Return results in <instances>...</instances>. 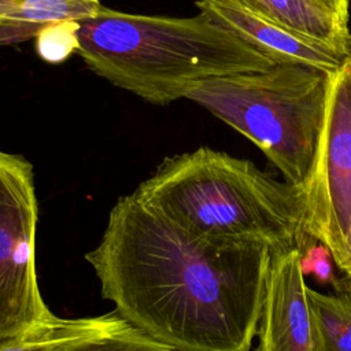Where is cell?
Wrapping results in <instances>:
<instances>
[{
  "label": "cell",
  "mask_w": 351,
  "mask_h": 351,
  "mask_svg": "<svg viewBox=\"0 0 351 351\" xmlns=\"http://www.w3.org/2000/svg\"><path fill=\"white\" fill-rule=\"evenodd\" d=\"M271 255L193 236L132 193L114 204L85 259L103 298L154 340L176 351H251Z\"/></svg>",
  "instance_id": "1"
},
{
  "label": "cell",
  "mask_w": 351,
  "mask_h": 351,
  "mask_svg": "<svg viewBox=\"0 0 351 351\" xmlns=\"http://www.w3.org/2000/svg\"><path fill=\"white\" fill-rule=\"evenodd\" d=\"M177 228L271 254L306 245L304 189L208 147L166 158L133 192Z\"/></svg>",
  "instance_id": "2"
},
{
  "label": "cell",
  "mask_w": 351,
  "mask_h": 351,
  "mask_svg": "<svg viewBox=\"0 0 351 351\" xmlns=\"http://www.w3.org/2000/svg\"><path fill=\"white\" fill-rule=\"evenodd\" d=\"M77 40L89 70L156 106L185 99L197 81L276 64L203 14L173 18L101 7L77 21Z\"/></svg>",
  "instance_id": "3"
},
{
  "label": "cell",
  "mask_w": 351,
  "mask_h": 351,
  "mask_svg": "<svg viewBox=\"0 0 351 351\" xmlns=\"http://www.w3.org/2000/svg\"><path fill=\"white\" fill-rule=\"evenodd\" d=\"M330 74L293 63L197 81L189 99L244 134L284 174L306 188L325 122Z\"/></svg>",
  "instance_id": "4"
},
{
  "label": "cell",
  "mask_w": 351,
  "mask_h": 351,
  "mask_svg": "<svg viewBox=\"0 0 351 351\" xmlns=\"http://www.w3.org/2000/svg\"><path fill=\"white\" fill-rule=\"evenodd\" d=\"M37 222L32 163L0 151V339L22 335L55 317L38 287Z\"/></svg>",
  "instance_id": "5"
},
{
  "label": "cell",
  "mask_w": 351,
  "mask_h": 351,
  "mask_svg": "<svg viewBox=\"0 0 351 351\" xmlns=\"http://www.w3.org/2000/svg\"><path fill=\"white\" fill-rule=\"evenodd\" d=\"M304 195L306 243L324 244L337 265L351 228V58L330 74L324 129Z\"/></svg>",
  "instance_id": "6"
},
{
  "label": "cell",
  "mask_w": 351,
  "mask_h": 351,
  "mask_svg": "<svg viewBox=\"0 0 351 351\" xmlns=\"http://www.w3.org/2000/svg\"><path fill=\"white\" fill-rule=\"evenodd\" d=\"M302 250L271 255L256 335V351H319L315 317L302 270Z\"/></svg>",
  "instance_id": "7"
},
{
  "label": "cell",
  "mask_w": 351,
  "mask_h": 351,
  "mask_svg": "<svg viewBox=\"0 0 351 351\" xmlns=\"http://www.w3.org/2000/svg\"><path fill=\"white\" fill-rule=\"evenodd\" d=\"M196 7L276 64H304L332 74L351 58V49L261 18L236 0H197Z\"/></svg>",
  "instance_id": "8"
},
{
  "label": "cell",
  "mask_w": 351,
  "mask_h": 351,
  "mask_svg": "<svg viewBox=\"0 0 351 351\" xmlns=\"http://www.w3.org/2000/svg\"><path fill=\"white\" fill-rule=\"evenodd\" d=\"M261 18L329 44L351 49L346 23L321 0H236Z\"/></svg>",
  "instance_id": "9"
},
{
  "label": "cell",
  "mask_w": 351,
  "mask_h": 351,
  "mask_svg": "<svg viewBox=\"0 0 351 351\" xmlns=\"http://www.w3.org/2000/svg\"><path fill=\"white\" fill-rule=\"evenodd\" d=\"M125 322L115 310L90 318L69 319L55 315L22 335L0 339V351H55L70 341L111 330Z\"/></svg>",
  "instance_id": "10"
},
{
  "label": "cell",
  "mask_w": 351,
  "mask_h": 351,
  "mask_svg": "<svg viewBox=\"0 0 351 351\" xmlns=\"http://www.w3.org/2000/svg\"><path fill=\"white\" fill-rule=\"evenodd\" d=\"M100 8V0H0V25L44 26L81 21Z\"/></svg>",
  "instance_id": "11"
},
{
  "label": "cell",
  "mask_w": 351,
  "mask_h": 351,
  "mask_svg": "<svg viewBox=\"0 0 351 351\" xmlns=\"http://www.w3.org/2000/svg\"><path fill=\"white\" fill-rule=\"evenodd\" d=\"M319 336V351H351V292L326 295L307 288Z\"/></svg>",
  "instance_id": "12"
},
{
  "label": "cell",
  "mask_w": 351,
  "mask_h": 351,
  "mask_svg": "<svg viewBox=\"0 0 351 351\" xmlns=\"http://www.w3.org/2000/svg\"><path fill=\"white\" fill-rule=\"evenodd\" d=\"M55 351H176L165 346L130 324L70 341Z\"/></svg>",
  "instance_id": "13"
},
{
  "label": "cell",
  "mask_w": 351,
  "mask_h": 351,
  "mask_svg": "<svg viewBox=\"0 0 351 351\" xmlns=\"http://www.w3.org/2000/svg\"><path fill=\"white\" fill-rule=\"evenodd\" d=\"M77 21L44 25L37 32L36 49L48 62L64 60L73 51L77 52Z\"/></svg>",
  "instance_id": "14"
},
{
  "label": "cell",
  "mask_w": 351,
  "mask_h": 351,
  "mask_svg": "<svg viewBox=\"0 0 351 351\" xmlns=\"http://www.w3.org/2000/svg\"><path fill=\"white\" fill-rule=\"evenodd\" d=\"M302 270L304 276L313 274L322 284H335L333 258L330 251L321 243L314 241L302 250Z\"/></svg>",
  "instance_id": "15"
},
{
  "label": "cell",
  "mask_w": 351,
  "mask_h": 351,
  "mask_svg": "<svg viewBox=\"0 0 351 351\" xmlns=\"http://www.w3.org/2000/svg\"><path fill=\"white\" fill-rule=\"evenodd\" d=\"M333 12H336L346 23H348L350 16V0H321Z\"/></svg>",
  "instance_id": "16"
},
{
  "label": "cell",
  "mask_w": 351,
  "mask_h": 351,
  "mask_svg": "<svg viewBox=\"0 0 351 351\" xmlns=\"http://www.w3.org/2000/svg\"><path fill=\"white\" fill-rule=\"evenodd\" d=\"M336 266L351 281V228H350V233H348V237H347V245H346L344 256Z\"/></svg>",
  "instance_id": "17"
},
{
  "label": "cell",
  "mask_w": 351,
  "mask_h": 351,
  "mask_svg": "<svg viewBox=\"0 0 351 351\" xmlns=\"http://www.w3.org/2000/svg\"><path fill=\"white\" fill-rule=\"evenodd\" d=\"M348 291H350V292H351V285H350V288H348Z\"/></svg>",
  "instance_id": "18"
}]
</instances>
